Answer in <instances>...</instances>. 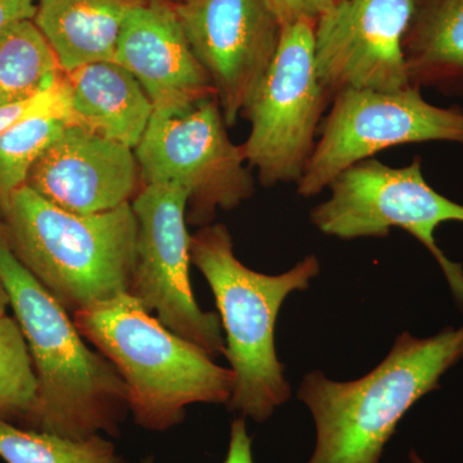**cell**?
I'll return each instance as SVG.
<instances>
[{
	"instance_id": "1",
	"label": "cell",
	"mask_w": 463,
	"mask_h": 463,
	"mask_svg": "<svg viewBox=\"0 0 463 463\" xmlns=\"http://www.w3.org/2000/svg\"><path fill=\"white\" fill-rule=\"evenodd\" d=\"M0 281L38 379L26 429L74 439L118 435L129 410L124 380L105 355L87 346L71 315L18 260L2 225Z\"/></svg>"
},
{
	"instance_id": "2",
	"label": "cell",
	"mask_w": 463,
	"mask_h": 463,
	"mask_svg": "<svg viewBox=\"0 0 463 463\" xmlns=\"http://www.w3.org/2000/svg\"><path fill=\"white\" fill-rule=\"evenodd\" d=\"M463 359V326L419 339L403 332L362 379L337 383L307 373L298 398L315 417L317 444L307 463H379L405 413Z\"/></svg>"
},
{
	"instance_id": "3",
	"label": "cell",
	"mask_w": 463,
	"mask_h": 463,
	"mask_svg": "<svg viewBox=\"0 0 463 463\" xmlns=\"http://www.w3.org/2000/svg\"><path fill=\"white\" fill-rule=\"evenodd\" d=\"M72 319L124 380L137 425L169 430L184 420L188 405L230 402L233 371L174 334L128 292L79 310Z\"/></svg>"
},
{
	"instance_id": "4",
	"label": "cell",
	"mask_w": 463,
	"mask_h": 463,
	"mask_svg": "<svg viewBox=\"0 0 463 463\" xmlns=\"http://www.w3.org/2000/svg\"><path fill=\"white\" fill-rule=\"evenodd\" d=\"M2 214L9 248L70 315L128 292L138 237L132 203L72 214L25 185Z\"/></svg>"
},
{
	"instance_id": "5",
	"label": "cell",
	"mask_w": 463,
	"mask_h": 463,
	"mask_svg": "<svg viewBox=\"0 0 463 463\" xmlns=\"http://www.w3.org/2000/svg\"><path fill=\"white\" fill-rule=\"evenodd\" d=\"M191 261L214 294L227 335L224 355L234 373L228 408L267 421L291 394L274 345L277 318L286 298L318 276V259L310 255L279 276L255 272L234 255L228 228L207 224L191 236Z\"/></svg>"
},
{
	"instance_id": "6",
	"label": "cell",
	"mask_w": 463,
	"mask_h": 463,
	"mask_svg": "<svg viewBox=\"0 0 463 463\" xmlns=\"http://www.w3.org/2000/svg\"><path fill=\"white\" fill-rule=\"evenodd\" d=\"M331 197L310 213L322 233L341 240L386 237L401 228L430 251L463 310V267L439 248L435 232L446 222H463V205L439 194L426 182L419 158L390 167L368 158L341 173L328 185Z\"/></svg>"
},
{
	"instance_id": "7",
	"label": "cell",
	"mask_w": 463,
	"mask_h": 463,
	"mask_svg": "<svg viewBox=\"0 0 463 463\" xmlns=\"http://www.w3.org/2000/svg\"><path fill=\"white\" fill-rule=\"evenodd\" d=\"M216 97L190 109H155L134 148L143 185H178L188 194L191 223L207 225L254 194L242 146L227 133Z\"/></svg>"
},
{
	"instance_id": "8",
	"label": "cell",
	"mask_w": 463,
	"mask_h": 463,
	"mask_svg": "<svg viewBox=\"0 0 463 463\" xmlns=\"http://www.w3.org/2000/svg\"><path fill=\"white\" fill-rule=\"evenodd\" d=\"M315 23L282 26L272 65L242 111L251 130L242 149L265 187L298 183L330 99L315 66Z\"/></svg>"
},
{
	"instance_id": "9",
	"label": "cell",
	"mask_w": 463,
	"mask_h": 463,
	"mask_svg": "<svg viewBox=\"0 0 463 463\" xmlns=\"http://www.w3.org/2000/svg\"><path fill=\"white\" fill-rule=\"evenodd\" d=\"M421 90H345L332 99L298 194H321L341 173L397 146L425 142L463 145V111L441 109L423 99Z\"/></svg>"
},
{
	"instance_id": "10",
	"label": "cell",
	"mask_w": 463,
	"mask_h": 463,
	"mask_svg": "<svg viewBox=\"0 0 463 463\" xmlns=\"http://www.w3.org/2000/svg\"><path fill=\"white\" fill-rule=\"evenodd\" d=\"M130 203L138 237L128 294L174 334L210 356L224 354L219 315L203 312L192 292L187 192L178 185H143Z\"/></svg>"
},
{
	"instance_id": "11",
	"label": "cell",
	"mask_w": 463,
	"mask_h": 463,
	"mask_svg": "<svg viewBox=\"0 0 463 463\" xmlns=\"http://www.w3.org/2000/svg\"><path fill=\"white\" fill-rule=\"evenodd\" d=\"M417 0H337L317 21L315 66L330 102L345 90L412 87L404 39Z\"/></svg>"
},
{
	"instance_id": "12",
	"label": "cell",
	"mask_w": 463,
	"mask_h": 463,
	"mask_svg": "<svg viewBox=\"0 0 463 463\" xmlns=\"http://www.w3.org/2000/svg\"><path fill=\"white\" fill-rule=\"evenodd\" d=\"M173 5L212 80L225 124L233 127L272 65L281 23L267 0H179Z\"/></svg>"
},
{
	"instance_id": "13",
	"label": "cell",
	"mask_w": 463,
	"mask_h": 463,
	"mask_svg": "<svg viewBox=\"0 0 463 463\" xmlns=\"http://www.w3.org/2000/svg\"><path fill=\"white\" fill-rule=\"evenodd\" d=\"M141 183L133 148L67 125L36 161L26 185L65 212L91 215L132 203Z\"/></svg>"
},
{
	"instance_id": "14",
	"label": "cell",
	"mask_w": 463,
	"mask_h": 463,
	"mask_svg": "<svg viewBox=\"0 0 463 463\" xmlns=\"http://www.w3.org/2000/svg\"><path fill=\"white\" fill-rule=\"evenodd\" d=\"M114 61L138 80L155 109H190L215 97L169 0H146L130 11Z\"/></svg>"
},
{
	"instance_id": "15",
	"label": "cell",
	"mask_w": 463,
	"mask_h": 463,
	"mask_svg": "<svg viewBox=\"0 0 463 463\" xmlns=\"http://www.w3.org/2000/svg\"><path fill=\"white\" fill-rule=\"evenodd\" d=\"M69 125L136 148L155 108L136 78L115 61L62 72Z\"/></svg>"
},
{
	"instance_id": "16",
	"label": "cell",
	"mask_w": 463,
	"mask_h": 463,
	"mask_svg": "<svg viewBox=\"0 0 463 463\" xmlns=\"http://www.w3.org/2000/svg\"><path fill=\"white\" fill-rule=\"evenodd\" d=\"M146 0H39L33 23L62 72L114 61L125 18Z\"/></svg>"
},
{
	"instance_id": "17",
	"label": "cell",
	"mask_w": 463,
	"mask_h": 463,
	"mask_svg": "<svg viewBox=\"0 0 463 463\" xmlns=\"http://www.w3.org/2000/svg\"><path fill=\"white\" fill-rule=\"evenodd\" d=\"M404 56L412 87L463 94V0H417Z\"/></svg>"
},
{
	"instance_id": "18",
	"label": "cell",
	"mask_w": 463,
	"mask_h": 463,
	"mask_svg": "<svg viewBox=\"0 0 463 463\" xmlns=\"http://www.w3.org/2000/svg\"><path fill=\"white\" fill-rule=\"evenodd\" d=\"M61 75L56 54L33 20L0 32V108L50 90Z\"/></svg>"
},
{
	"instance_id": "19",
	"label": "cell",
	"mask_w": 463,
	"mask_h": 463,
	"mask_svg": "<svg viewBox=\"0 0 463 463\" xmlns=\"http://www.w3.org/2000/svg\"><path fill=\"white\" fill-rule=\"evenodd\" d=\"M0 457L7 463H127L100 434L66 438L0 420Z\"/></svg>"
},
{
	"instance_id": "20",
	"label": "cell",
	"mask_w": 463,
	"mask_h": 463,
	"mask_svg": "<svg viewBox=\"0 0 463 463\" xmlns=\"http://www.w3.org/2000/svg\"><path fill=\"white\" fill-rule=\"evenodd\" d=\"M61 114L35 116L0 133V212L25 187L39 157L67 127Z\"/></svg>"
},
{
	"instance_id": "21",
	"label": "cell",
	"mask_w": 463,
	"mask_h": 463,
	"mask_svg": "<svg viewBox=\"0 0 463 463\" xmlns=\"http://www.w3.org/2000/svg\"><path fill=\"white\" fill-rule=\"evenodd\" d=\"M38 399L32 355L16 319L0 317V420L26 428Z\"/></svg>"
},
{
	"instance_id": "22",
	"label": "cell",
	"mask_w": 463,
	"mask_h": 463,
	"mask_svg": "<svg viewBox=\"0 0 463 463\" xmlns=\"http://www.w3.org/2000/svg\"><path fill=\"white\" fill-rule=\"evenodd\" d=\"M282 26L298 21L317 23L327 14L337 0H267Z\"/></svg>"
},
{
	"instance_id": "23",
	"label": "cell",
	"mask_w": 463,
	"mask_h": 463,
	"mask_svg": "<svg viewBox=\"0 0 463 463\" xmlns=\"http://www.w3.org/2000/svg\"><path fill=\"white\" fill-rule=\"evenodd\" d=\"M224 463H254L252 439L249 435L243 417L232 423L230 448Z\"/></svg>"
},
{
	"instance_id": "24",
	"label": "cell",
	"mask_w": 463,
	"mask_h": 463,
	"mask_svg": "<svg viewBox=\"0 0 463 463\" xmlns=\"http://www.w3.org/2000/svg\"><path fill=\"white\" fill-rule=\"evenodd\" d=\"M36 8L33 0H0V32L20 21L33 20Z\"/></svg>"
},
{
	"instance_id": "25",
	"label": "cell",
	"mask_w": 463,
	"mask_h": 463,
	"mask_svg": "<svg viewBox=\"0 0 463 463\" xmlns=\"http://www.w3.org/2000/svg\"><path fill=\"white\" fill-rule=\"evenodd\" d=\"M8 307H11L9 306L8 294L2 281H0V317L5 316V310Z\"/></svg>"
},
{
	"instance_id": "26",
	"label": "cell",
	"mask_w": 463,
	"mask_h": 463,
	"mask_svg": "<svg viewBox=\"0 0 463 463\" xmlns=\"http://www.w3.org/2000/svg\"><path fill=\"white\" fill-rule=\"evenodd\" d=\"M410 459H411V462H412V463H426L425 461H422L421 457L417 455V453L414 452V450H412V452H411Z\"/></svg>"
},
{
	"instance_id": "27",
	"label": "cell",
	"mask_w": 463,
	"mask_h": 463,
	"mask_svg": "<svg viewBox=\"0 0 463 463\" xmlns=\"http://www.w3.org/2000/svg\"><path fill=\"white\" fill-rule=\"evenodd\" d=\"M155 459L154 457L149 456L147 458L143 459L142 463H154Z\"/></svg>"
},
{
	"instance_id": "28",
	"label": "cell",
	"mask_w": 463,
	"mask_h": 463,
	"mask_svg": "<svg viewBox=\"0 0 463 463\" xmlns=\"http://www.w3.org/2000/svg\"><path fill=\"white\" fill-rule=\"evenodd\" d=\"M169 2L176 3V2H179V0H169Z\"/></svg>"
}]
</instances>
